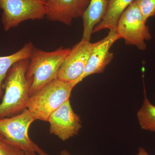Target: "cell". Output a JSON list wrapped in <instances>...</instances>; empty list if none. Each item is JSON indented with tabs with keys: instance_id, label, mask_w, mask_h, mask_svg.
I'll return each mask as SVG.
<instances>
[{
	"instance_id": "obj_4",
	"label": "cell",
	"mask_w": 155,
	"mask_h": 155,
	"mask_svg": "<svg viewBox=\"0 0 155 155\" xmlns=\"http://www.w3.org/2000/svg\"><path fill=\"white\" fill-rule=\"evenodd\" d=\"M146 23L134 1L122 13L116 31L126 45L135 46L138 49L144 51L147 48L145 41L152 38Z\"/></svg>"
},
{
	"instance_id": "obj_12",
	"label": "cell",
	"mask_w": 155,
	"mask_h": 155,
	"mask_svg": "<svg viewBox=\"0 0 155 155\" xmlns=\"http://www.w3.org/2000/svg\"><path fill=\"white\" fill-rule=\"evenodd\" d=\"M134 0H109L104 17L94 28L93 33L103 29L116 31L117 24L122 13Z\"/></svg>"
},
{
	"instance_id": "obj_1",
	"label": "cell",
	"mask_w": 155,
	"mask_h": 155,
	"mask_svg": "<svg viewBox=\"0 0 155 155\" xmlns=\"http://www.w3.org/2000/svg\"><path fill=\"white\" fill-rule=\"evenodd\" d=\"M29 64V59L18 61L7 73L2 84L5 92L0 104V119L20 114L27 109L32 83L26 76Z\"/></svg>"
},
{
	"instance_id": "obj_14",
	"label": "cell",
	"mask_w": 155,
	"mask_h": 155,
	"mask_svg": "<svg viewBox=\"0 0 155 155\" xmlns=\"http://www.w3.org/2000/svg\"><path fill=\"white\" fill-rule=\"evenodd\" d=\"M137 118L142 129L155 132V106L150 101L145 92L143 104L137 113Z\"/></svg>"
},
{
	"instance_id": "obj_18",
	"label": "cell",
	"mask_w": 155,
	"mask_h": 155,
	"mask_svg": "<svg viewBox=\"0 0 155 155\" xmlns=\"http://www.w3.org/2000/svg\"><path fill=\"white\" fill-rule=\"evenodd\" d=\"M137 155H150L143 148L140 147L139 148L138 153Z\"/></svg>"
},
{
	"instance_id": "obj_20",
	"label": "cell",
	"mask_w": 155,
	"mask_h": 155,
	"mask_svg": "<svg viewBox=\"0 0 155 155\" xmlns=\"http://www.w3.org/2000/svg\"><path fill=\"white\" fill-rule=\"evenodd\" d=\"M26 155H38L35 152H25Z\"/></svg>"
},
{
	"instance_id": "obj_11",
	"label": "cell",
	"mask_w": 155,
	"mask_h": 155,
	"mask_svg": "<svg viewBox=\"0 0 155 155\" xmlns=\"http://www.w3.org/2000/svg\"><path fill=\"white\" fill-rule=\"evenodd\" d=\"M109 0H90L82 15L83 32L81 40L90 41L94 28L103 19L107 8Z\"/></svg>"
},
{
	"instance_id": "obj_2",
	"label": "cell",
	"mask_w": 155,
	"mask_h": 155,
	"mask_svg": "<svg viewBox=\"0 0 155 155\" xmlns=\"http://www.w3.org/2000/svg\"><path fill=\"white\" fill-rule=\"evenodd\" d=\"M70 50L61 47L48 52L34 48L26 73L27 79L32 81L29 97L51 81L58 79L59 69Z\"/></svg>"
},
{
	"instance_id": "obj_5",
	"label": "cell",
	"mask_w": 155,
	"mask_h": 155,
	"mask_svg": "<svg viewBox=\"0 0 155 155\" xmlns=\"http://www.w3.org/2000/svg\"><path fill=\"white\" fill-rule=\"evenodd\" d=\"M0 8L5 31L26 20L42 19L46 14L44 0H0Z\"/></svg>"
},
{
	"instance_id": "obj_17",
	"label": "cell",
	"mask_w": 155,
	"mask_h": 155,
	"mask_svg": "<svg viewBox=\"0 0 155 155\" xmlns=\"http://www.w3.org/2000/svg\"><path fill=\"white\" fill-rule=\"evenodd\" d=\"M35 152L37 153L38 155H50L46 152L43 150L38 145H37L36 147Z\"/></svg>"
},
{
	"instance_id": "obj_13",
	"label": "cell",
	"mask_w": 155,
	"mask_h": 155,
	"mask_svg": "<svg viewBox=\"0 0 155 155\" xmlns=\"http://www.w3.org/2000/svg\"><path fill=\"white\" fill-rule=\"evenodd\" d=\"M34 47L32 43L28 42L14 54L10 55L0 57V98L3 96V81L9 69L18 61L29 59Z\"/></svg>"
},
{
	"instance_id": "obj_10",
	"label": "cell",
	"mask_w": 155,
	"mask_h": 155,
	"mask_svg": "<svg viewBox=\"0 0 155 155\" xmlns=\"http://www.w3.org/2000/svg\"><path fill=\"white\" fill-rule=\"evenodd\" d=\"M48 20L70 26L73 19L82 17L90 0H44Z\"/></svg>"
},
{
	"instance_id": "obj_7",
	"label": "cell",
	"mask_w": 155,
	"mask_h": 155,
	"mask_svg": "<svg viewBox=\"0 0 155 155\" xmlns=\"http://www.w3.org/2000/svg\"><path fill=\"white\" fill-rule=\"evenodd\" d=\"M97 43L81 40L71 48L59 69L58 79L76 86Z\"/></svg>"
},
{
	"instance_id": "obj_21",
	"label": "cell",
	"mask_w": 155,
	"mask_h": 155,
	"mask_svg": "<svg viewBox=\"0 0 155 155\" xmlns=\"http://www.w3.org/2000/svg\"><path fill=\"white\" fill-rule=\"evenodd\" d=\"M0 135H1V134H0Z\"/></svg>"
},
{
	"instance_id": "obj_9",
	"label": "cell",
	"mask_w": 155,
	"mask_h": 155,
	"mask_svg": "<svg viewBox=\"0 0 155 155\" xmlns=\"http://www.w3.org/2000/svg\"><path fill=\"white\" fill-rule=\"evenodd\" d=\"M119 39L116 31H110L106 37L97 42L82 75L76 81V85L89 75L104 72L114 58V54L110 51L111 47Z\"/></svg>"
},
{
	"instance_id": "obj_19",
	"label": "cell",
	"mask_w": 155,
	"mask_h": 155,
	"mask_svg": "<svg viewBox=\"0 0 155 155\" xmlns=\"http://www.w3.org/2000/svg\"><path fill=\"white\" fill-rule=\"evenodd\" d=\"M60 154L61 155H73L70 153L69 151L66 149L62 150L60 153Z\"/></svg>"
},
{
	"instance_id": "obj_3",
	"label": "cell",
	"mask_w": 155,
	"mask_h": 155,
	"mask_svg": "<svg viewBox=\"0 0 155 155\" xmlns=\"http://www.w3.org/2000/svg\"><path fill=\"white\" fill-rule=\"evenodd\" d=\"M75 87L72 83L53 80L29 97L27 109L35 120L48 122L53 112L69 99Z\"/></svg>"
},
{
	"instance_id": "obj_8",
	"label": "cell",
	"mask_w": 155,
	"mask_h": 155,
	"mask_svg": "<svg viewBox=\"0 0 155 155\" xmlns=\"http://www.w3.org/2000/svg\"><path fill=\"white\" fill-rule=\"evenodd\" d=\"M50 132L63 141L78 134L82 127L80 116L73 111L67 100L50 116Z\"/></svg>"
},
{
	"instance_id": "obj_15",
	"label": "cell",
	"mask_w": 155,
	"mask_h": 155,
	"mask_svg": "<svg viewBox=\"0 0 155 155\" xmlns=\"http://www.w3.org/2000/svg\"><path fill=\"white\" fill-rule=\"evenodd\" d=\"M145 22L155 15V0H134Z\"/></svg>"
},
{
	"instance_id": "obj_6",
	"label": "cell",
	"mask_w": 155,
	"mask_h": 155,
	"mask_svg": "<svg viewBox=\"0 0 155 155\" xmlns=\"http://www.w3.org/2000/svg\"><path fill=\"white\" fill-rule=\"evenodd\" d=\"M35 119L27 109L13 117L0 119V134L11 144L25 152H35L37 146L28 136V129Z\"/></svg>"
},
{
	"instance_id": "obj_16",
	"label": "cell",
	"mask_w": 155,
	"mask_h": 155,
	"mask_svg": "<svg viewBox=\"0 0 155 155\" xmlns=\"http://www.w3.org/2000/svg\"><path fill=\"white\" fill-rule=\"evenodd\" d=\"M0 155H26V154L24 151L7 141L1 134L0 135Z\"/></svg>"
}]
</instances>
